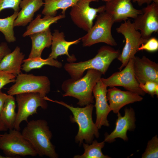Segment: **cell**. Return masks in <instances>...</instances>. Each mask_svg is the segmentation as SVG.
Segmentation results:
<instances>
[{
	"mask_svg": "<svg viewBox=\"0 0 158 158\" xmlns=\"http://www.w3.org/2000/svg\"><path fill=\"white\" fill-rule=\"evenodd\" d=\"M22 0H0V13L6 8H12L14 12H19V5Z\"/></svg>",
	"mask_w": 158,
	"mask_h": 158,
	"instance_id": "cell-30",
	"label": "cell"
},
{
	"mask_svg": "<svg viewBox=\"0 0 158 158\" xmlns=\"http://www.w3.org/2000/svg\"><path fill=\"white\" fill-rule=\"evenodd\" d=\"M133 63V59H131L123 70L114 73L107 78H101V80L107 87L121 86L141 96L145 95V93L140 87L135 78Z\"/></svg>",
	"mask_w": 158,
	"mask_h": 158,
	"instance_id": "cell-11",
	"label": "cell"
},
{
	"mask_svg": "<svg viewBox=\"0 0 158 158\" xmlns=\"http://www.w3.org/2000/svg\"><path fill=\"white\" fill-rule=\"evenodd\" d=\"M141 89L145 93H148L153 97L155 95L156 90L158 89V83L155 82L148 81L144 83H139Z\"/></svg>",
	"mask_w": 158,
	"mask_h": 158,
	"instance_id": "cell-31",
	"label": "cell"
},
{
	"mask_svg": "<svg viewBox=\"0 0 158 158\" xmlns=\"http://www.w3.org/2000/svg\"><path fill=\"white\" fill-rule=\"evenodd\" d=\"M134 3H137L139 6H142L145 4H149L152 2V0H131Z\"/></svg>",
	"mask_w": 158,
	"mask_h": 158,
	"instance_id": "cell-35",
	"label": "cell"
},
{
	"mask_svg": "<svg viewBox=\"0 0 158 158\" xmlns=\"http://www.w3.org/2000/svg\"><path fill=\"white\" fill-rule=\"evenodd\" d=\"M142 158L158 157V138L157 135L148 141L145 152L142 155Z\"/></svg>",
	"mask_w": 158,
	"mask_h": 158,
	"instance_id": "cell-28",
	"label": "cell"
},
{
	"mask_svg": "<svg viewBox=\"0 0 158 158\" xmlns=\"http://www.w3.org/2000/svg\"><path fill=\"white\" fill-rule=\"evenodd\" d=\"M93 0L94 1H98V0Z\"/></svg>",
	"mask_w": 158,
	"mask_h": 158,
	"instance_id": "cell-41",
	"label": "cell"
},
{
	"mask_svg": "<svg viewBox=\"0 0 158 158\" xmlns=\"http://www.w3.org/2000/svg\"><path fill=\"white\" fill-rule=\"evenodd\" d=\"M95 24L87 34L81 37L83 47L104 43L110 46H116L117 43L111 32L114 23L111 16L105 11L97 15Z\"/></svg>",
	"mask_w": 158,
	"mask_h": 158,
	"instance_id": "cell-5",
	"label": "cell"
},
{
	"mask_svg": "<svg viewBox=\"0 0 158 158\" xmlns=\"http://www.w3.org/2000/svg\"><path fill=\"white\" fill-rule=\"evenodd\" d=\"M65 17V15L61 14L55 16H44L43 18H41V15L38 14L35 19L30 22L23 36L25 37L44 31L49 28L52 24L56 23Z\"/></svg>",
	"mask_w": 158,
	"mask_h": 158,
	"instance_id": "cell-21",
	"label": "cell"
},
{
	"mask_svg": "<svg viewBox=\"0 0 158 158\" xmlns=\"http://www.w3.org/2000/svg\"><path fill=\"white\" fill-rule=\"evenodd\" d=\"M1 135H2V134H1L0 133V136H1Z\"/></svg>",
	"mask_w": 158,
	"mask_h": 158,
	"instance_id": "cell-42",
	"label": "cell"
},
{
	"mask_svg": "<svg viewBox=\"0 0 158 158\" xmlns=\"http://www.w3.org/2000/svg\"><path fill=\"white\" fill-rule=\"evenodd\" d=\"M30 0H22L19 6L21 8L27 3Z\"/></svg>",
	"mask_w": 158,
	"mask_h": 158,
	"instance_id": "cell-37",
	"label": "cell"
},
{
	"mask_svg": "<svg viewBox=\"0 0 158 158\" xmlns=\"http://www.w3.org/2000/svg\"><path fill=\"white\" fill-rule=\"evenodd\" d=\"M49 100L63 106L69 109L73 116L70 120L73 123H76L78 126V130L75 138L76 143L81 145L84 140L86 143L90 144L95 137L98 138L99 133V129L92 119V113L94 106L92 104L87 105L84 107H74L63 101L53 100L46 96L44 97Z\"/></svg>",
	"mask_w": 158,
	"mask_h": 158,
	"instance_id": "cell-4",
	"label": "cell"
},
{
	"mask_svg": "<svg viewBox=\"0 0 158 158\" xmlns=\"http://www.w3.org/2000/svg\"><path fill=\"white\" fill-rule=\"evenodd\" d=\"M116 30L117 32L122 34L125 40L122 51L117 58L121 63L118 68L120 71L135 58L138 48L147 40L142 37L140 32L135 29L133 23L129 20L124 21Z\"/></svg>",
	"mask_w": 158,
	"mask_h": 158,
	"instance_id": "cell-6",
	"label": "cell"
},
{
	"mask_svg": "<svg viewBox=\"0 0 158 158\" xmlns=\"http://www.w3.org/2000/svg\"><path fill=\"white\" fill-rule=\"evenodd\" d=\"M21 133L31 144L37 155L50 158H57L58 154L52 144V137L47 122L44 119L32 120L28 122Z\"/></svg>",
	"mask_w": 158,
	"mask_h": 158,
	"instance_id": "cell-1",
	"label": "cell"
},
{
	"mask_svg": "<svg viewBox=\"0 0 158 158\" xmlns=\"http://www.w3.org/2000/svg\"><path fill=\"white\" fill-rule=\"evenodd\" d=\"M93 0H80L76 4L71 7L70 12L71 19L78 28L87 32L93 25V21L98 13L105 11V6L97 8L91 7L90 3Z\"/></svg>",
	"mask_w": 158,
	"mask_h": 158,
	"instance_id": "cell-10",
	"label": "cell"
},
{
	"mask_svg": "<svg viewBox=\"0 0 158 158\" xmlns=\"http://www.w3.org/2000/svg\"><path fill=\"white\" fill-rule=\"evenodd\" d=\"M107 87L103 83L101 79L94 87L93 93L95 103L96 119L95 124L99 129L102 126L109 127V121L107 116L111 111L107 102Z\"/></svg>",
	"mask_w": 158,
	"mask_h": 158,
	"instance_id": "cell-14",
	"label": "cell"
},
{
	"mask_svg": "<svg viewBox=\"0 0 158 158\" xmlns=\"http://www.w3.org/2000/svg\"><path fill=\"white\" fill-rule=\"evenodd\" d=\"M8 95L3 92L0 90V114L2 109L5 100L8 97Z\"/></svg>",
	"mask_w": 158,
	"mask_h": 158,
	"instance_id": "cell-34",
	"label": "cell"
},
{
	"mask_svg": "<svg viewBox=\"0 0 158 158\" xmlns=\"http://www.w3.org/2000/svg\"><path fill=\"white\" fill-rule=\"evenodd\" d=\"M16 78V77L12 74L0 71V90L6 85L15 82Z\"/></svg>",
	"mask_w": 158,
	"mask_h": 158,
	"instance_id": "cell-32",
	"label": "cell"
},
{
	"mask_svg": "<svg viewBox=\"0 0 158 158\" xmlns=\"http://www.w3.org/2000/svg\"><path fill=\"white\" fill-rule=\"evenodd\" d=\"M152 2L158 4V0H152Z\"/></svg>",
	"mask_w": 158,
	"mask_h": 158,
	"instance_id": "cell-38",
	"label": "cell"
},
{
	"mask_svg": "<svg viewBox=\"0 0 158 158\" xmlns=\"http://www.w3.org/2000/svg\"><path fill=\"white\" fill-rule=\"evenodd\" d=\"M0 158H9L8 157H6V156H4L1 155L0 154Z\"/></svg>",
	"mask_w": 158,
	"mask_h": 158,
	"instance_id": "cell-39",
	"label": "cell"
},
{
	"mask_svg": "<svg viewBox=\"0 0 158 158\" xmlns=\"http://www.w3.org/2000/svg\"><path fill=\"white\" fill-rule=\"evenodd\" d=\"M102 73L97 70H87L85 75L75 80L72 78L64 81L61 85L63 97L70 96L77 99V104L83 107L94 103L92 95L94 87L101 79Z\"/></svg>",
	"mask_w": 158,
	"mask_h": 158,
	"instance_id": "cell-3",
	"label": "cell"
},
{
	"mask_svg": "<svg viewBox=\"0 0 158 158\" xmlns=\"http://www.w3.org/2000/svg\"><path fill=\"white\" fill-rule=\"evenodd\" d=\"M133 59V70L135 78L139 83L151 81L158 83V64L145 56Z\"/></svg>",
	"mask_w": 158,
	"mask_h": 158,
	"instance_id": "cell-16",
	"label": "cell"
},
{
	"mask_svg": "<svg viewBox=\"0 0 158 158\" xmlns=\"http://www.w3.org/2000/svg\"><path fill=\"white\" fill-rule=\"evenodd\" d=\"M102 1H105L106 2L109 1H110L111 0H101Z\"/></svg>",
	"mask_w": 158,
	"mask_h": 158,
	"instance_id": "cell-40",
	"label": "cell"
},
{
	"mask_svg": "<svg viewBox=\"0 0 158 158\" xmlns=\"http://www.w3.org/2000/svg\"><path fill=\"white\" fill-rule=\"evenodd\" d=\"M19 12H14L13 14L4 18H0V32L4 35L6 41L8 42L16 41L13 30L14 23Z\"/></svg>",
	"mask_w": 158,
	"mask_h": 158,
	"instance_id": "cell-27",
	"label": "cell"
},
{
	"mask_svg": "<svg viewBox=\"0 0 158 158\" xmlns=\"http://www.w3.org/2000/svg\"><path fill=\"white\" fill-rule=\"evenodd\" d=\"M52 35L51 51L48 57L56 59L59 56L66 55L68 56V61L70 63L76 61L75 56L69 54L68 49L71 45L79 43L81 40V38L73 41H67L65 39L64 33L60 32L58 30H54Z\"/></svg>",
	"mask_w": 158,
	"mask_h": 158,
	"instance_id": "cell-18",
	"label": "cell"
},
{
	"mask_svg": "<svg viewBox=\"0 0 158 158\" xmlns=\"http://www.w3.org/2000/svg\"><path fill=\"white\" fill-rule=\"evenodd\" d=\"M11 52L6 43L2 42L0 44V63L4 56Z\"/></svg>",
	"mask_w": 158,
	"mask_h": 158,
	"instance_id": "cell-33",
	"label": "cell"
},
{
	"mask_svg": "<svg viewBox=\"0 0 158 158\" xmlns=\"http://www.w3.org/2000/svg\"><path fill=\"white\" fill-rule=\"evenodd\" d=\"M15 101L13 96L8 95L0 114V119L9 130L14 129L17 114Z\"/></svg>",
	"mask_w": 158,
	"mask_h": 158,
	"instance_id": "cell-24",
	"label": "cell"
},
{
	"mask_svg": "<svg viewBox=\"0 0 158 158\" xmlns=\"http://www.w3.org/2000/svg\"><path fill=\"white\" fill-rule=\"evenodd\" d=\"M25 55L16 47L12 52L7 54L0 63V71L9 73L16 77L21 73V64L23 63Z\"/></svg>",
	"mask_w": 158,
	"mask_h": 158,
	"instance_id": "cell-19",
	"label": "cell"
},
{
	"mask_svg": "<svg viewBox=\"0 0 158 158\" xmlns=\"http://www.w3.org/2000/svg\"><path fill=\"white\" fill-rule=\"evenodd\" d=\"M158 49V40L155 37L149 38L138 49V51L143 50L150 52H155Z\"/></svg>",
	"mask_w": 158,
	"mask_h": 158,
	"instance_id": "cell-29",
	"label": "cell"
},
{
	"mask_svg": "<svg viewBox=\"0 0 158 158\" xmlns=\"http://www.w3.org/2000/svg\"><path fill=\"white\" fill-rule=\"evenodd\" d=\"M118 118L114 130L110 134H105L104 140L109 143L115 140L116 138H120L125 141L128 140L127 133L128 131H133L135 128V113L131 107L124 109V115L122 116L119 112L117 113Z\"/></svg>",
	"mask_w": 158,
	"mask_h": 158,
	"instance_id": "cell-13",
	"label": "cell"
},
{
	"mask_svg": "<svg viewBox=\"0 0 158 158\" xmlns=\"http://www.w3.org/2000/svg\"><path fill=\"white\" fill-rule=\"evenodd\" d=\"M50 91V82L47 76L21 73L16 77L15 83L7 92L13 96L24 93H38L44 97Z\"/></svg>",
	"mask_w": 158,
	"mask_h": 158,
	"instance_id": "cell-8",
	"label": "cell"
},
{
	"mask_svg": "<svg viewBox=\"0 0 158 158\" xmlns=\"http://www.w3.org/2000/svg\"><path fill=\"white\" fill-rule=\"evenodd\" d=\"M23 64L21 66L22 70L26 72L32 70L40 68L45 65H49L60 68L62 67V63L54 59L48 57L44 59L41 57L28 58L24 59Z\"/></svg>",
	"mask_w": 158,
	"mask_h": 158,
	"instance_id": "cell-25",
	"label": "cell"
},
{
	"mask_svg": "<svg viewBox=\"0 0 158 158\" xmlns=\"http://www.w3.org/2000/svg\"><path fill=\"white\" fill-rule=\"evenodd\" d=\"M8 130V128L0 119V131H6Z\"/></svg>",
	"mask_w": 158,
	"mask_h": 158,
	"instance_id": "cell-36",
	"label": "cell"
},
{
	"mask_svg": "<svg viewBox=\"0 0 158 158\" xmlns=\"http://www.w3.org/2000/svg\"><path fill=\"white\" fill-rule=\"evenodd\" d=\"M44 8L42 13L44 16H55L59 9L62 14L65 15L66 10L76 4L80 0H43Z\"/></svg>",
	"mask_w": 158,
	"mask_h": 158,
	"instance_id": "cell-23",
	"label": "cell"
},
{
	"mask_svg": "<svg viewBox=\"0 0 158 158\" xmlns=\"http://www.w3.org/2000/svg\"><path fill=\"white\" fill-rule=\"evenodd\" d=\"M15 100L18 111L14 129L19 131L20 130L21 123L24 121L28 122L29 117L37 113L38 108L46 109L48 107L46 100L38 93L19 94L16 95Z\"/></svg>",
	"mask_w": 158,
	"mask_h": 158,
	"instance_id": "cell-9",
	"label": "cell"
},
{
	"mask_svg": "<svg viewBox=\"0 0 158 158\" xmlns=\"http://www.w3.org/2000/svg\"><path fill=\"white\" fill-rule=\"evenodd\" d=\"M44 4L43 0H30L23 6L14 23V27L25 26L33 20L34 13Z\"/></svg>",
	"mask_w": 158,
	"mask_h": 158,
	"instance_id": "cell-22",
	"label": "cell"
},
{
	"mask_svg": "<svg viewBox=\"0 0 158 158\" xmlns=\"http://www.w3.org/2000/svg\"><path fill=\"white\" fill-rule=\"evenodd\" d=\"M105 142H98L96 140H93L90 145L83 143V146L84 153L81 155H77L74 158H110V157L104 155L102 151L105 145Z\"/></svg>",
	"mask_w": 158,
	"mask_h": 158,
	"instance_id": "cell-26",
	"label": "cell"
},
{
	"mask_svg": "<svg viewBox=\"0 0 158 158\" xmlns=\"http://www.w3.org/2000/svg\"><path fill=\"white\" fill-rule=\"evenodd\" d=\"M0 149L9 158L20 156H36L37 154L29 142L20 131L9 130L0 136Z\"/></svg>",
	"mask_w": 158,
	"mask_h": 158,
	"instance_id": "cell-7",
	"label": "cell"
},
{
	"mask_svg": "<svg viewBox=\"0 0 158 158\" xmlns=\"http://www.w3.org/2000/svg\"><path fill=\"white\" fill-rule=\"evenodd\" d=\"M131 0H111L106 2L105 11L112 17L114 23L135 19L142 13L141 9L134 8Z\"/></svg>",
	"mask_w": 158,
	"mask_h": 158,
	"instance_id": "cell-15",
	"label": "cell"
},
{
	"mask_svg": "<svg viewBox=\"0 0 158 158\" xmlns=\"http://www.w3.org/2000/svg\"><path fill=\"white\" fill-rule=\"evenodd\" d=\"M120 53L119 50L109 45L103 46L93 58L83 61L67 63L64 68L71 78L75 80L81 78L85 71L90 69L97 70L104 75L111 63L117 58Z\"/></svg>",
	"mask_w": 158,
	"mask_h": 158,
	"instance_id": "cell-2",
	"label": "cell"
},
{
	"mask_svg": "<svg viewBox=\"0 0 158 158\" xmlns=\"http://www.w3.org/2000/svg\"><path fill=\"white\" fill-rule=\"evenodd\" d=\"M107 100L111 111L116 114L125 106L142 101L143 98L139 94L127 90L122 91L115 87L107 90Z\"/></svg>",
	"mask_w": 158,
	"mask_h": 158,
	"instance_id": "cell-17",
	"label": "cell"
},
{
	"mask_svg": "<svg viewBox=\"0 0 158 158\" xmlns=\"http://www.w3.org/2000/svg\"><path fill=\"white\" fill-rule=\"evenodd\" d=\"M142 13L134 19L135 29L147 40L152 34L158 31V4L152 2L142 9Z\"/></svg>",
	"mask_w": 158,
	"mask_h": 158,
	"instance_id": "cell-12",
	"label": "cell"
},
{
	"mask_svg": "<svg viewBox=\"0 0 158 158\" xmlns=\"http://www.w3.org/2000/svg\"><path fill=\"white\" fill-rule=\"evenodd\" d=\"M32 42V47L28 58L41 57L42 52L45 48L51 45L52 34L49 28L42 32L29 36Z\"/></svg>",
	"mask_w": 158,
	"mask_h": 158,
	"instance_id": "cell-20",
	"label": "cell"
}]
</instances>
